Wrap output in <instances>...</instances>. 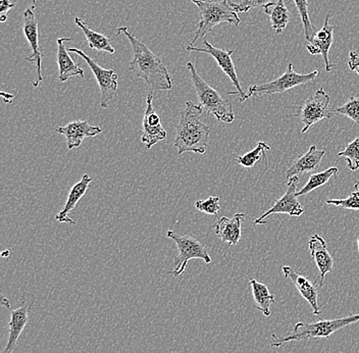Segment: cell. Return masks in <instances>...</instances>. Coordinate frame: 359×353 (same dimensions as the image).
<instances>
[{
  "label": "cell",
  "mask_w": 359,
  "mask_h": 353,
  "mask_svg": "<svg viewBox=\"0 0 359 353\" xmlns=\"http://www.w3.org/2000/svg\"><path fill=\"white\" fill-rule=\"evenodd\" d=\"M121 34L128 38L133 51L134 58L130 64V71L133 72L136 77L143 79L152 89L161 91L172 90V79L159 56L130 32L127 27H121L116 30V35Z\"/></svg>",
  "instance_id": "1"
},
{
  "label": "cell",
  "mask_w": 359,
  "mask_h": 353,
  "mask_svg": "<svg viewBox=\"0 0 359 353\" xmlns=\"http://www.w3.org/2000/svg\"><path fill=\"white\" fill-rule=\"evenodd\" d=\"M203 112L201 105L193 101L186 102L185 109L180 116L174 141V147L178 149L180 155L185 152L205 154L212 130L201 121Z\"/></svg>",
  "instance_id": "2"
},
{
  "label": "cell",
  "mask_w": 359,
  "mask_h": 353,
  "mask_svg": "<svg viewBox=\"0 0 359 353\" xmlns=\"http://www.w3.org/2000/svg\"><path fill=\"white\" fill-rule=\"evenodd\" d=\"M359 321V314H351L344 318L334 319V320H320L307 323V321H298L294 327L293 332L287 336L279 337L271 334V346L273 348H280L285 343L292 341L311 340V339H329L334 333Z\"/></svg>",
  "instance_id": "3"
},
{
  "label": "cell",
  "mask_w": 359,
  "mask_h": 353,
  "mask_svg": "<svg viewBox=\"0 0 359 353\" xmlns=\"http://www.w3.org/2000/svg\"><path fill=\"white\" fill-rule=\"evenodd\" d=\"M201 11V21L198 22L195 37L189 45L194 46L199 38L212 32L213 28L222 22L239 26L241 22L238 13L233 10L230 0H192Z\"/></svg>",
  "instance_id": "4"
},
{
  "label": "cell",
  "mask_w": 359,
  "mask_h": 353,
  "mask_svg": "<svg viewBox=\"0 0 359 353\" xmlns=\"http://www.w3.org/2000/svg\"><path fill=\"white\" fill-rule=\"evenodd\" d=\"M188 71L190 72L191 80L196 90L199 105L203 107V111L213 114L217 121L231 124L235 120V114L232 105L228 100H224L210 85L203 80L197 72L193 62H187Z\"/></svg>",
  "instance_id": "5"
},
{
  "label": "cell",
  "mask_w": 359,
  "mask_h": 353,
  "mask_svg": "<svg viewBox=\"0 0 359 353\" xmlns=\"http://www.w3.org/2000/svg\"><path fill=\"white\" fill-rule=\"evenodd\" d=\"M318 74L320 73H318V69H314L309 74L296 73L294 71L293 65L290 62L287 67L286 71L280 77L275 79L271 82L264 83V84L253 85V86L249 87L245 100L250 98H255V96L275 95V94L284 93L288 90L311 82L318 77Z\"/></svg>",
  "instance_id": "6"
},
{
  "label": "cell",
  "mask_w": 359,
  "mask_h": 353,
  "mask_svg": "<svg viewBox=\"0 0 359 353\" xmlns=\"http://www.w3.org/2000/svg\"><path fill=\"white\" fill-rule=\"evenodd\" d=\"M167 236L176 242L178 255L174 258V269L170 272L172 276H180L185 272L188 262L191 260H202L205 264L212 262V258L205 246L198 239L189 235H180L172 230H168Z\"/></svg>",
  "instance_id": "7"
},
{
  "label": "cell",
  "mask_w": 359,
  "mask_h": 353,
  "mask_svg": "<svg viewBox=\"0 0 359 353\" xmlns=\"http://www.w3.org/2000/svg\"><path fill=\"white\" fill-rule=\"evenodd\" d=\"M36 296L31 292H22L19 300V307L10 309L11 321L8 327L10 329L8 343L2 353H13L19 341L22 331L31 320V314L35 307Z\"/></svg>",
  "instance_id": "8"
},
{
  "label": "cell",
  "mask_w": 359,
  "mask_h": 353,
  "mask_svg": "<svg viewBox=\"0 0 359 353\" xmlns=\"http://www.w3.org/2000/svg\"><path fill=\"white\" fill-rule=\"evenodd\" d=\"M330 101L331 98L329 94L324 88H320L300 105L299 111L296 116H299L302 121V133L309 131V128L318 121L333 118L334 114L332 109H329Z\"/></svg>",
  "instance_id": "9"
},
{
  "label": "cell",
  "mask_w": 359,
  "mask_h": 353,
  "mask_svg": "<svg viewBox=\"0 0 359 353\" xmlns=\"http://www.w3.org/2000/svg\"><path fill=\"white\" fill-rule=\"evenodd\" d=\"M67 51H69V53H76V55L82 58L87 62L91 71L93 72L100 89V107L102 109H107L111 101L116 96V92H118V74L114 69H103L93 58H90L84 51H80V49L72 47Z\"/></svg>",
  "instance_id": "10"
},
{
  "label": "cell",
  "mask_w": 359,
  "mask_h": 353,
  "mask_svg": "<svg viewBox=\"0 0 359 353\" xmlns=\"http://www.w3.org/2000/svg\"><path fill=\"white\" fill-rule=\"evenodd\" d=\"M204 47H196L192 46V45H188L187 51L189 53H208L210 56L215 58L217 64L221 67L222 71L228 76L230 79L231 82L233 83L237 91H230L229 94L232 95L239 96L240 102H244L246 98V93L242 89L241 84H240L239 79H238L237 71L234 62H233L232 55L234 53V51H226V49L217 48V47L213 46L210 42L203 40Z\"/></svg>",
  "instance_id": "11"
},
{
  "label": "cell",
  "mask_w": 359,
  "mask_h": 353,
  "mask_svg": "<svg viewBox=\"0 0 359 353\" xmlns=\"http://www.w3.org/2000/svg\"><path fill=\"white\" fill-rule=\"evenodd\" d=\"M22 30H24L27 41L29 42L31 49H32V55L27 58L26 60L35 65L36 72H37V78L34 81L33 86L38 87L43 81L41 71L43 56H42V51L39 46V27H38L37 18H36V0H34L32 4L25 11Z\"/></svg>",
  "instance_id": "12"
},
{
  "label": "cell",
  "mask_w": 359,
  "mask_h": 353,
  "mask_svg": "<svg viewBox=\"0 0 359 353\" xmlns=\"http://www.w3.org/2000/svg\"><path fill=\"white\" fill-rule=\"evenodd\" d=\"M299 181V177L298 176L288 179L286 193L279 200H277V202L266 213L257 218L253 224L258 225V226L266 225V220L275 213H287L290 217H300V215H302L305 213V210L302 204L298 201L297 197H296Z\"/></svg>",
  "instance_id": "13"
},
{
  "label": "cell",
  "mask_w": 359,
  "mask_h": 353,
  "mask_svg": "<svg viewBox=\"0 0 359 353\" xmlns=\"http://www.w3.org/2000/svg\"><path fill=\"white\" fill-rule=\"evenodd\" d=\"M154 94L150 92L146 98V109L142 121V136L141 142L145 144L146 149H150L156 144L167 138V131L161 124V118L154 107Z\"/></svg>",
  "instance_id": "14"
},
{
  "label": "cell",
  "mask_w": 359,
  "mask_h": 353,
  "mask_svg": "<svg viewBox=\"0 0 359 353\" xmlns=\"http://www.w3.org/2000/svg\"><path fill=\"white\" fill-rule=\"evenodd\" d=\"M330 19H331V15L327 13L324 26L320 30L316 31L306 46L307 51L311 55H322L324 58L325 71L327 73L335 67L329 60V53L334 44V29H335V25L330 24Z\"/></svg>",
  "instance_id": "15"
},
{
  "label": "cell",
  "mask_w": 359,
  "mask_h": 353,
  "mask_svg": "<svg viewBox=\"0 0 359 353\" xmlns=\"http://www.w3.org/2000/svg\"><path fill=\"white\" fill-rule=\"evenodd\" d=\"M282 271L285 278L289 279L295 285L302 298L309 303L311 309H313L314 316H320L322 312H320V307L318 305V288H320V285L316 286L313 281L294 271L289 265H283Z\"/></svg>",
  "instance_id": "16"
},
{
  "label": "cell",
  "mask_w": 359,
  "mask_h": 353,
  "mask_svg": "<svg viewBox=\"0 0 359 353\" xmlns=\"http://www.w3.org/2000/svg\"><path fill=\"white\" fill-rule=\"evenodd\" d=\"M55 132L64 135L67 139L69 150L78 148L85 138L95 137L102 133L100 126H91L88 121L77 120L71 121L64 127H57Z\"/></svg>",
  "instance_id": "17"
},
{
  "label": "cell",
  "mask_w": 359,
  "mask_h": 353,
  "mask_svg": "<svg viewBox=\"0 0 359 353\" xmlns=\"http://www.w3.org/2000/svg\"><path fill=\"white\" fill-rule=\"evenodd\" d=\"M309 246L311 258H313L316 267H318V272H320V286L323 287L325 275L333 271V256L329 253L327 242L318 234H314V235L311 236V239H309Z\"/></svg>",
  "instance_id": "18"
},
{
  "label": "cell",
  "mask_w": 359,
  "mask_h": 353,
  "mask_svg": "<svg viewBox=\"0 0 359 353\" xmlns=\"http://www.w3.org/2000/svg\"><path fill=\"white\" fill-rule=\"evenodd\" d=\"M92 181H93L92 177H90L88 174H84L82 178H81L80 181L77 182V183L71 188L69 195H67L66 204H65L62 210L55 215L56 221L62 222V224H76V222L69 217V213L74 211L78 202L84 197Z\"/></svg>",
  "instance_id": "19"
},
{
  "label": "cell",
  "mask_w": 359,
  "mask_h": 353,
  "mask_svg": "<svg viewBox=\"0 0 359 353\" xmlns=\"http://www.w3.org/2000/svg\"><path fill=\"white\" fill-rule=\"evenodd\" d=\"M244 213H236L232 218L223 217L215 224V234L222 242L236 245L241 239L242 224L245 221Z\"/></svg>",
  "instance_id": "20"
},
{
  "label": "cell",
  "mask_w": 359,
  "mask_h": 353,
  "mask_svg": "<svg viewBox=\"0 0 359 353\" xmlns=\"http://www.w3.org/2000/svg\"><path fill=\"white\" fill-rule=\"evenodd\" d=\"M325 155V150L318 149L316 145L311 146L309 152L296 159L293 165L288 168L286 172L287 178L290 179L292 177L302 176L306 173L316 172L320 168Z\"/></svg>",
  "instance_id": "21"
},
{
  "label": "cell",
  "mask_w": 359,
  "mask_h": 353,
  "mask_svg": "<svg viewBox=\"0 0 359 353\" xmlns=\"http://www.w3.org/2000/svg\"><path fill=\"white\" fill-rule=\"evenodd\" d=\"M71 41V38H60V39L56 40V44H57V64L58 69H60L58 79H60V82H67L69 78L75 77V76L85 77L84 69L72 60L69 55V51L66 48L67 42Z\"/></svg>",
  "instance_id": "22"
},
{
  "label": "cell",
  "mask_w": 359,
  "mask_h": 353,
  "mask_svg": "<svg viewBox=\"0 0 359 353\" xmlns=\"http://www.w3.org/2000/svg\"><path fill=\"white\" fill-rule=\"evenodd\" d=\"M266 15L271 19V28L276 34L284 32L287 25L290 21V13L285 4L284 0H277L276 2H269L262 8Z\"/></svg>",
  "instance_id": "23"
},
{
  "label": "cell",
  "mask_w": 359,
  "mask_h": 353,
  "mask_svg": "<svg viewBox=\"0 0 359 353\" xmlns=\"http://www.w3.org/2000/svg\"><path fill=\"white\" fill-rule=\"evenodd\" d=\"M75 24L84 33L90 48L100 51V53H107L109 55H114L116 53V49L112 46L111 41L107 36L103 35L101 33L94 32L93 30L89 28L87 22L84 20L81 19V18H75Z\"/></svg>",
  "instance_id": "24"
},
{
  "label": "cell",
  "mask_w": 359,
  "mask_h": 353,
  "mask_svg": "<svg viewBox=\"0 0 359 353\" xmlns=\"http://www.w3.org/2000/svg\"><path fill=\"white\" fill-rule=\"evenodd\" d=\"M252 292L253 300L257 305V309L269 318L271 316V307L275 303V295L269 292L268 286L264 283L258 282L255 279H251L249 283Z\"/></svg>",
  "instance_id": "25"
},
{
  "label": "cell",
  "mask_w": 359,
  "mask_h": 353,
  "mask_svg": "<svg viewBox=\"0 0 359 353\" xmlns=\"http://www.w3.org/2000/svg\"><path fill=\"white\" fill-rule=\"evenodd\" d=\"M338 174L339 168H337V166H332V168H327V170L324 171V172L316 173V174L311 175L306 185H305L299 192L296 193V197H303V195L309 194V193L316 190V189L322 187V186L325 185L332 178L337 176Z\"/></svg>",
  "instance_id": "26"
},
{
  "label": "cell",
  "mask_w": 359,
  "mask_h": 353,
  "mask_svg": "<svg viewBox=\"0 0 359 353\" xmlns=\"http://www.w3.org/2000/svg\"><path fill=\"white\" fill-rule=\"evenodd\" d=\"M271 150V146L264 141H258L257 147L251 152H247L246 154L237 157V163L240 166L246 168H253L262 157L266 159V152Z\"/></svg>",
  "instance_id": "27"
},
{
  "label": "cell",
  "mask_w": 359,
  "mask_h": 353,
  "mask_svg": "<svg viewBox=\"0 0 359 353\" xmlns=\"http://www.w3.org/2000/svg\"><path fill=\"white\" fill-rule=\"evenodd\" d=\"M302 19L303 30H304L305 39L311 41L314 34L316 33V28L313 26L309 17V0H293Z\"/></svg>",
  "instance_id": "28"
},
{
  "label": "cell",
  "mask_w": 359,
  "mask_h": 353,
  "mask_svg": "<svg viewBox=\"0 0 359 353\" xmlns=\"http://www.w3.org/2000/svg\"><path fill=\"white\" fill-rule=\"evenodd\" d=\"M338 155L345 157L350 170L358 171L359 168V137L348 144L345 150L339 152Z\"/></svg>",
  "instance_id": "29"
},
{
  "label": "cell",
  "mask_w": 359,
  "mask_h": 353,
  "mask_svg": "<svg viewBox=\"0 0 359 353\" xmlns=\"http://www.w3.org/2000/svg\"><path fill=\"white\" fill-rule=\"evenodd\" d=\"M334 114H342L354 123L359 124V98L352 96L349 100L339 109H332Z\"/></svg>",
  "instance_id": "30"
},
{
  "label": "cell",
  "mask_w": 359,
  "mask_h": 353,
  "mask_svg": "<svg viewBox=\"0 0 359 353\" xmlns=\"http://www.w3.org/2000/svg\"><path fill=\"white\" fill-rule=\"evenodd\" d=\"M327 204L346 210L359 211V190L352 192L347 199H327Z\"/></svg>",
  "instance_id": "31"
},
{
  "label": "cell",
  "mask_w": 359,
  "mask_h": 353,
  "mask_svg": "<svg viewBox=\"0 0 359 353\" xmlns=\"http://www.w3.org/2000/svg\"><path fill=\"white\" fill-rule=\"evenodd\" d=\"M195 208L197 211H202L206 215H215L221 210L219 197H210L205 200H198L195 202Z\"/></svg>",
  "instance_id": "32"
},
{
  "label": "cell",
  "mask_w": 359,
  "mask_h": 353,
  "mask_svg": "<svg viewBox=\"0 0 359 353\" xmlns=\"http://www.w3.org/2000/svg\"><path fill=\"white\" fill-rule=\"evenodd\" d=\"M269 4V0H242L239 4L231 2L233 10L236 13H248L251 8H264L266 4Z\"/></svg>",
  "instance_id": "33"
},
{
  "label": "cell",
  "mask_w": 359,
  "mask_h": 353,
  "mask_svg": "<svg viewBox=\"0 0 359 353\" xmlns=\"http://www.w3.org/2000/svg\"><path fill=\"white\" fill-rule=\"evenodd\" d=\"M15 6V0H0V21L6 22L8 20V11Z\"/></svg>",
  "instance_id": "34"
},
{
  "label": "cell",
  "mask_w": 359,
  "mask_h": 353,
  "mask_svg": "<svg viewBox=\"0 0 359 353\" xmlns=\"http://www.w3.org/2000/svg\"><path fill=\"white\" fill-rule=\"evenodd\" d=\"M348 66L354 73L359 76V55L356 51H350L349 60H348Z\"/></svg>",
  "instance_id": "35"
},
{
  "label": "cell",
  "mask_w": 359,
  "mask_h": 353,
  "mask_svg": "<svg viewBox=\"0 0 359 353\" xmlns=\"http://www.w3.org/2000/svg\"><path fill=\"white\" fill-rule=\"evenodd\" d=\"M0 302H1V305H4V307H6L8 310L11 309L10 300L6 298L4 295H1V299H0Z\"/></svg>",
  "instance_id": "36"
},
{
  "label": "cell",
  "mask_w": 359,
  "mask_h": 353,
  "mask_svg": "<svg viewBox=\"0 0 359 353\" xmlns=\"http://www.w3.org/2000/svg\"><path fill=\"white\" fill-rule=\"evenodd\" d=\"M1 96L4 98V102L6 103H11L13 98H15V95H13V94L4 93V92H1Z\"/></svg>",
  "instance_id": "37"
},
{
  "label": "cell",
  "mask_w": 359,
  "mask_h": 353,
  "mask_svg": "<svg viewBox=\"0 0 359 353\" xmlns=\"http://www.w3.org/2000/svg\"><path fill=\"white\" fill-rule=\"evenodd\" d=\"M10 251H4V253H2V256H4V258H8V256H10Z\"/></svg>",
  "instance_id": "38"
},
{
  "label": "cell",
  "mask_w": 359,
  "mask_h": 353,
  "mask_svg": "<svg viewBox=\"0 0 359 353\" xmlns=\"http://www.w3.org/2000/svg\"><path fill=\"white\" fill-rule=\"evenodd\" d=\"M354 188H355V190H359V179L354 184Z\"/></svg>",
  "instance_id": "39"
},
{
  "label": "cell",
  "mask_w": 359,
  "mask_h": 353,
  "mask_svg": "<svg viewBox=\"0 0 359 353\" xmlns=\"http://www.w3.org/2000/svg\"><path fill=\"white\" fill-rule=\"evenodd\" d=\"M358 251H359V236L358 237Z\"/></svg>",
  "instance_id": "40"
}]
</instances>
